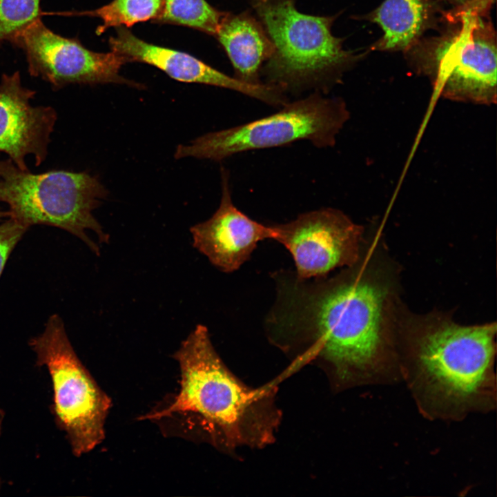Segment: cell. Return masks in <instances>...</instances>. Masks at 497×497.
I'll return each mask as SVG.
<instances>
[{
    "label": "cell",
    "instance_id": "cell-2",
    "mask_svg": "<svg viewBox=\"0 0 497 497\" xmlns=\"http://www.w3.org/2000/svg\"><path fill=\"white\" fill-rule=\"evenodd\" d=\"M496 331L495 323L439 321L412 335L399 366L421 413L459 420L496 408Z\"/></svg>",
    "mask_w": 497,
    "mask_h": 497
},
{
    "label": "cell",
    "instance_id": "cell-18",
    "mask_svg": "<svg viewBox=\"0 0 497 497\" xmlns=\"http://www.w3.org/2000/svg\"><path fill=\"white\" fill-rule=\"evenodd\" d=\"M41 0H0V48L19 31L43 17Z\"/></svg>",
    "mask_w": 497,
    "mask_h": 497
},
{
    "label": "cell",
    "instance_id": "cell-7",
    "mask_svg": "<svg viewBox=\"0 0 497 497\" xmlns=\"http://www.w3.org/2000/svg\"><path fill=\"white\" fill-rule=\"evenodd\" d=\"M349 118L342 99L326 97L315 91L303 99L286 102L272 115L206 133L188 145H178L174 157L219 162L240 153L300 140L309 141L320 148L332 147Z\"/></svg>",
    "mask_w": 497,
    "mask_h": 497
},
{
    "label": "cell",
    "instance_id": "cell-10",
    "mask_svg": "<svg viewBox=\"0 0 497 497\" xmlns=\"http://www.w3.org/2000/svg\"><path fill=\"white\" fill-rule=\"evenodd\" d=\"M273 226V240L291 253L300 278L327 275L338 267L355 264L359 258L362 228L339 210L306 212Z\"/></svg>",
    "mask_w": 497,
    "mask_h": 497
},
{
    "label": "cell",
    "instance_id": "cell-13",
    "mask_svg": "<svg viewBox=\"0 0 497 497\" xmlns=\"http://www.w3.org/2000/svg\"><path fill=\"white\" fill-rule=\"evenodd\" d=\"M109 46L112 51L124 57L128 62L137 61L153 66L179 81L229 89L277 108L282 107L288 101L285 94L273 86L244 83L188 53L143 41L124 26L116 28V35L110 37Z\"/></svg>",
    "mask_w": 497,
    "mask_h": 497
},
{
    "label": "cell",
    "instance_id": "cell-4",
    "mask_svg": "<svg viewBox=\"0 0 497 497\" xmlns=\"http://www.w3.org/2000/svg\"><path fill=\"white\" fill-rule=\"evenodd\" d=\"M250 1L274 46L260 75L284 94L312 88L326 92L363 57L333 35L336 16L302 13L297 0Z\"/></svg>",
    "mask_w": 497,
    "mask_h": 497
},
{
    "label": "cell",
    "instance_id": "cell-3",
    "mask_svg": "<svg viewBox=\"0 0 497 497\" xmlns=\"http://www.w3.org/2000/svg\"><path fill=\"white\" fill-rule=\"evenodd\" d=\"M180 388L171 402L141 420L178 419L199 427L210 441L226 448L270 443L278 414L270 392L251 389L225 366L202 324L175 353Z\"/></svg>",
    "mask_w": 497,
    "mask_h": 497
},
{
    "label": "cell",
    "instance_id": "cell-19",
    "mask_svg": "<svg viewBox=\"0 0 497 497\" xmlns=\"http://www.w3.org/2000/svg\"><path fill=\"white\" fill-rule=\"evenodd\" d=\"M27 230L10 218L0 224V277L9 256Z\"/></svg>",
    "mask_w": 497,
    "mask_h": 497
},
{
    "label": "cell",
    "instance_id": "cell-12",
    "mask_svg": "<svg viewBox=\"0 0 497 497\" xmlns=\"http://www.w3.org/2000/svg\"><path fill=\"white\" fill-rule=\"evenodd\" d=\"M36 95L24 87L20 72L3 73L0 80V151L9 156L21 170H28L26 157L34 156L40 165L48 154V147L57 120L50 106H33Z\"/></svg>",
    "mask_w": 497,
    "mask_h": 497
},
{
    "label": "cell",
    "instance_id": "cell-20",
    "mask_svg": "<svg viewBox=\"0 0 497 497\" xmlns=\"http://www.w3.org/2000/svg\"><path fill=\"white\" fill-rule=\"evenodd\" d=\"M5 217H8V212L3 211L0 208V221L3 220Z\"/></svg>",
    "mask_w": 497,
    "mask_h": 497
},
{
    "label": "cell",
    "instance_id": "cell-5",
    "mask_svg": "<svg viewBox=\"0 0 497 497\" xmlns=\"http://www.w3.org/2000/svg\"><path fill=\"white\" fill-rule=\"evenodd\" d=\"M436 35L422 37L404 55L411 69L452 101H496V34L489 10H445Z\"/></svg>",
    "mask_w": 497,
    "mask_h": 497
},
{
    "label": "cell",
    "instance_id": "cell-6",
    "mask_svg": "<svg viewBox=\"0 0 497 497\" xmlns=\"http://www.w3.org/2000/svg\"><path fill=\"white\" fill-rule=\"evenodd\" d=\"M107 195L98 177L87 172L34 174L20 169L10 159H0V202L8 206V218L28 228L36 224L61 228L97 255L100 248L86 232L94 231L100 243L108 242L109 235L92 213Z\"/></svg>",
    "mask_w": 497,
    "mask_h": 497
},
{
    "label": "cell",
    "instance_id": "cell-1",
    "mask_svg": "<svg viewBox=\"0 0 497 497\" xmlns=\"http://www.w3.org/2000/svg\"><path fill=\"white\" fill-rule=\"evenodd\" d=\"M273 276L277 295L266 321L272 338L304 344L308 355L330 364L342 387L401 378L386 331L384 287L359 273L302 279L282 271Z\"/></svg>",
    "mask_w": 497,
    "mask_h": 497
},
{
    "label": "cell",
    "instance_id": "cell-15",
    "mask_svg": "<svg viewBox=\"0 0 497 497\" xmlns=\"http://www.w3.org/2000/svg\"><path fill=\"white\" fill-rule=\"evenodd\" d=\"M215 37L230 59L236 79L251 85L264 84L261 69L274 46L259 19L248 12H224Z\"/></svg>",
    "mask_w": 497,
    "mask_h": 497
},
{
    "label": "cell",
    "instance_id": "cell-8",
    "mask_svg": "<svg viewBox=\"0 0 497 497\" xmlns=\"http://www.w3.org/2000/svg\"><path fill=\"white\" fill-rule=\"evenodd\" d=\"M29 345L37 365L46 366L49 371L55 421L66 432L73 454L90 451L105 438L110 398L79 359L57 314L49 318L43 331L32 338Z\"/></svg>",
    "mask_w": 497,
    "mask_h": 497
},
{
    "label": "cell",
    "instance_id": "cell-17",
    "mask_svg": "<svg viewBox=\"0 0 497 497\" xmlns=\"http://www.w3.org/2000/svg\"><path fill=\"white\" fill-rule=\"evenodd\" d=\"M224 14L206 0H164L155 22L184 26L215 36Z\"/></svg>",
    "mask_w": 497,
    "mask_h": 497
},
{
    "label": "cell",
    "instance_id": "cell-16",
    "mask_svg": "<svg viewBox=\"0 0 497 497\" xmlns=\"http://www.w3.org/2000/svg\"><path fill=\"white\" fill-rule=\"evenodd\" d=\"M164 0H113L92 10L43 12V14L99 18L102 23L97 27L96 33L100 35L109 28H129L139 22L155 21L162 12Z\"/></svg>",
    "mask_w": 497,
    "mask_h": 497
},
{
    "label": "cell",
    "instance_id": "cell-9",
    "mask_svg": "<svg viewBox=\"0 0 497 497\" xmlns=\"http://www.w3.org/2000/svg\"><path fill=\"white\" fill-rule=\"evenodd\" d=\"M23 51L28 71L57 90L70 84H119L144 88L119 74L127 59L111 51L97 52L86 48L77 38L61 36L48 28L41 18L19 31L9 41Z\"/></svg>",
    "mask_w": 497,
    "mask_h": 497
},
{
    "label": "cell",
    "instance_id": "cell-14",
    "mask_svg": "<svg viewBox=\"0 0 497 497\" xmlns=\"http://www.w3.org/2000/svg\"><path fill=\"white\" fill-rule=\"evenodd\" d=\"M444 11L436 0H384L360 19L377 24L382 30L371 50L405 53L426 32L439 27Z\"/></svg>",
    "mask_w": 497,
    "mask_h": 497
},
{
    "label": "cell",
    "instance_id": "cell-11",
    "mask_svg": "<svg viewBox=\"0 0 497 497\" xmlns=\"http://www.w3.org/2000/svg\"><path fill=\"white\" fill-rule=\"evenodd\" d=\"M222 196L219 207L207 220L193 226V246L219 270H238L256 248L258 242L273 240V226L261 224L240 211L233 204L228 172L221 170Z\"/></svg>",
    "mask_w": 497,
    "mask_h": 497
}]
</instances>
